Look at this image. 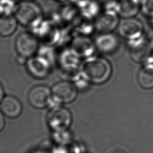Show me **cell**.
I'll list each match as a JSON object with an SVG mask.
<instances>
[{
  "label": "cell",
  "instance_id": "obj_1",
  "mask_svg": "<svg viewBox=\"0 0 153 153\" xmlns=\"http://www.w3.org/2000/svg\"><path fill=\"white\" fill-rule=\"evenodd\" d=\"M81 71L90 83L101 84L107 81L111 77L112 69L107 59L91 56L84 60Z\"/></svg>",
  "mask_w": 153,
  "mask_h": 153
},
{
  "label": "cell",
  "instance_id": "obj_2",
  "mask_svg": "<svg viewBox=\"0 0 153 153\" xmlns=\"http://www.w3.org/2000/svg\"><path fill=\"white\" fill-rule=\"evenodd\" d=\"M42 16L41 8L33 1H22L17 4L14 13L18 23L30 27L42 19Z\"/></svg>",
  "mask_w": 153,
  "mask_h": 153
},
{
  "label": "cell",
  "instance_id": "obj_3",
  "mask_svg": "<svg viewBox=\"0 0 153 153\" xmlns=\"http://www.w3.org/2000/svg\"><path fill=\"white\" fill-rule=\"evenodd\" d=\"M14 48L19 57L27 60L34 56L38 52L39 41L32 32H23L17 36Z\"/></svg>",
  "mask_w": 153,
  "mask_h": 153
},
{
  "label": "cell",
  "instance_id": "obj_4",
  "mask_svg": "<svg viewBox=\"0 0 153 153\" xmlns=\"http://www.w3.org/2000/svg\"><path fill=\"white\" fill-rule=\"evenodd\" d=\"M46 121L48 127L53 131L68 130L72 121L71 111L62 106L50 109Z\"/></svg>",
  "mask_w": 153,
  "mask_h": 153
},
{
  "label": "cell",
  "instance_id": "obj_5",
  "mask_svg": "<svg viewBox=\"0 0 153 153\" xmlns=\"http://www.w3.org/2000/svg\"><path fill=\"white\" fill-rule=\"evenodd\" d=\"M25 65L29 75L37 79L48 77L52 69V63L39 55L27 59Z\"/></svg>",
  "mask_w": 153,
  "mask_h": 153
},
{
  "label": "cell",
  "instance_id": "obj_6",
  "mask_svg": "<svg viewBox=\"0 0 153 153\" xmlns=\"http://www.w3.org/2000/svg\"><path fill=\"white\" fill-rule=\"evenodd\" d=\"M51 97V89L45 85H37L33 87L27 94V100L30 105L38 109L48 107Z\"/></svg>",
  "mask_w": 153,
  "mask_h": 153
},
{
  "label": "cell",
  "instance_id": "obj_7",
  "mask_svg": "<svg viewBox=\"0 0 153 153\" xmlns=\"http://www.w3.org/2000/svg\"><path fill=\"white\" fill-rule=\"evenodd\" d=\"M51 89L52 96L61 104L72 102L78 94V89L71 81H60L54 84Z\"/></svg>",
  "mask_w": 153,
  "mask_h": 153
},
{
  "label": "cell",
  "instance_id": "obj_8",
  "mask_svg": "<svg viewBox=\"0 0 153 153\" xmlns=\"http://www.w3.org/2000/svg\"><path fill=\"white\" fill-rule=\"evenodd\" d=\"M118 26L120 35L128 41L143 35V25L140 20L134 17L124 18Z\"/></svg>",
  "mask_w": 153,
  "mask_h": 153
},
{
  "label": "cell",
  "instance_id": "obj_9",
  "mask_svg": "<svg viewBox=\"0 0 153 153\" xmlns=\"http://www.w3.org/2000/svg\"><path fill=\"white\" fill-rule=\"evenodd\" d=\"M130 53L132 59L136 62H145L150 57L152 45L143 35L128 41Z\"/></svg>",
  "mask_w": 153,
  "mask_h": 153
},
{
  "label": "cell",
  "instance_id": "obj_10",
  "mask_svg": "<svg viewBox=\"0 0 153 153\" xmlns=\"http://www.w3.org/2000/svg\"><path fill=\"white\" fill-rule=\"evenodd\" d=\"M118 14L105 10L96 17L94 22L95 29L101 33H110L118 26Z\"/></svg>",
  "mask_w": 153,
  "mask_h": 153
},
{
  "label": "cell",
  "instance_id": "obj_11",
  "mask_svg": "<svg viewBox=\"0 0 153 153\" xmlns=\"http://www.w3.org/2000/svg\"><path fill=\"white\" fill-rule=\"evenodd\" d=\"M81 57L71 47L62 51L59 57V64L63 71L74 74L78 71Z\"/></svg>",
  "mask_w": 153,
  "mask_h": 153
},
{
  "label": "cell",
  "instance_id": "obj_12",
  "mask_svg": "<svg viewBox=\"0 0 153 153\" xmlns=\"http://www.w3.org/2000/svg\"><path fill=\"white\" fill-rule=\"evenodd\" d=\"M0 108L4 115L11 119L19 117L23 111L21 102L17 97L11 95L4 96L0 103Z\"/></svg>",
  "mask_w": 153,
  "mask_h": 153
},
{
  "label": "cell",
  "instance_id": "obj_13",
  "mask_svg": "<svg viewBox=\"0 0 153 153\" xmlns=\"http://www.w3.org/2000/svg\"><path fill=\"white\" fill-rule=\"evenodd\" d=\"M137 81L139 86L145 90L153 88V57H149L139 69Z\"/></svg>",
  "mask_w": 153,
  "mask_h": 153
},
{
  "label": "cell",
  "instance_id": "obj_14",
  "mask_svg": "<svg viewBox=\"0 0 153 153\" xmlns=\"http://www.w3.org/2000/svg\"><path fill=\"white\" fill-rule=\"evenodd\" d=\"M71 48L81 57L87 58L91 56L96 48L93 42L88 36L78 35L72 41Z\"/></svg>",
  "mask_w": 153,
  "mask_h": 153
},
{
  "label": "cell",
  "instance_id": "obj_15",
  "mask_svg": "<svg viewBox=\"0 0 153 153\" xmlns=\"http://www.w3.org/2000/svg\"><path fill=\"white\" fill-rule=\"evenodd\" d=\"M96 48L101 53H111L115 51L119 45V40L114 34L102 33L95 39Z\"/></svg>",
  "mask_w": 153,
  "mask_h": 153
},
{
  "label": "cell",
  "instance_id": "obj_16",
  "mask_svg": "<svg viewBox=\"0 0 153 153\" xmlns=\"http://www.w3.org/2000/svg\"><path fill=\"white\" fill-rule=\"evenodd\" d=\"M140 10L139 0H119L118 14L123 18L134 17Z\"/></svg>",
  "mask_w": 153,
  "mask_h": 153
},
{
  "label": "cell",
  "instance_id": "obj_17",
  "mask_svg": "<svg viewBox=\"0 0 153 153\" xmlns=\"http://www.w3.org/2000/svg\"><path fill=\"white\" fill-rule=\"evenodd\" d=\"M17 21L13 16L0 17V36L8 37L16 30Z\"/></svg>",
  "mask_w": 153,
  "mask_h": 153
},
{
  "label": "cell",
  "instance_id": "obj_18",
  "mask_svg": "<svg viewBox=\"0 0 153 153\" xmlns=\"http://www.w3.org/2000/svg\"><path fill=\"white\" fill-rule=\"evenodd\" d=\"M79 10L82 17L91 20L100 14V6L96 0H90Z\"/></svg>",
  "mask_w": 153,
  "mask_h": 153
},
{
  "label": "cell",
  "instance_id": "obj_19",
  "mask_svg": "<svg viewBox=\"0 0 153 153\" xmlns=\"http://www.w3.org/2000/svg\"><path fill=\"white\" fill-rule=\"evenodd\" d=\"M94 22H91L90 19L82 17V19L78 20L75 26V31L78 32L79 35L88 36L94 29Z\"/></svg>",
  "mask_w": 153,
  "mask_h": 153
},
{
  "label": "cell",
  "instance_id": "obj_20",
  "mask_svg": "<svg viewBox=\"0 0 153 153\" xmlns=\"http://www.w3.org/2000/svg\"><path fill=\"white\" fill-rule=\"evenodd\" d=\"M53 142L57 145H63L71 143L72 135L68 130L53 131L51 134Z\"/></svg>",
  "mask_w": 153,
  "mask_h": 153
},
{
  "label": "cell",
  "instance_id": "obj_21",
  "mask_svg": "<svg viewBox=\"0 0 153 153\" xmlns=\"http://www.w3.org/2000/svg\"><path fill=\"white\" fill-rule=\"evenodd\" d=\"M17 4L14 0H0V16H13L15 13Z\"/></svg>",
  "mask_w": 153,
  "mask_h": 153
},
{
  "label": "cell",
  "instance_id": "obj_22",
  "mask_svg": "<svg viewBox=\"0 0 153 153\" xmlns=\"http://www.w3.org/2000/svg\"><path fill=\"white\" fill-rule=\"evenodd\" d=\"M50 153H81L79 147L72 142L66 145H57L52 148Z\"/></svg>",
  "mask_w": 153,
  "mask_h": 153
},
{
  "label": "cell",
  "instance_id": "obj_23",
  "mask_svg": "<svg viewBox=\"0 0 153 153\" xmlns=\"http://www.w3.org/2000/svg\"><path fill=\"white\" fill-rule=\"evenodd\" d=\"M71 81L74 84L78 90L85 89L90 84L81 70L74 74L72 76V80Z\"/></svg>",
  "mask_w": 153,
  "mask_h": 153
},
{
  "label": "cell",
  "instance_id": "obj_24",
  "mask_svg": "<svg viewBox=\"0 0 153 153\" xmlns=\"http://www.w3.org/2000/svg\"><path fill=\"white\" fill-rule=\"evenodd\" d=\"M140 10L148 17H153V0H142L140 3Z\"/></svg>",
  "mask_w": 153,
  "mask_h": 153
},
{
  "label": "cell",
  "instance_id": "obj_25",
  "mask_svg": "<svg viewBox=\"0 0 153 153\" xmlns=\"http://www.w3.org/2000/svg\"><path fill=\"white\" fill-rule=\"evenodd\" d=\"M71 2L78 7L79 8L82 7L84 5H85L90 0H71Z\"/></svg>",
  "mask_w": 153,
  "mask_h": 153
},
{
  "label": "cell",
  "instance_id": "obj_26",
  "mask_svg": "<svg viewBox=\"0 0 153 153\" xmlns=\"http://www.w3.org/2000/svg\"><path fill=\"white\" fill-rule=\"evenodd\" d=\"M4 116V114L2 113L1 111H0V132L2 131V130L5 127V119Z\"/></svg>",
  "mask_w": 153,
  "mask_h": 153
},
{
  "label": "cell",
  "instance_id": "obj_27",
  "mask_svg": "<svg viewBox=\"0 0 153 153\" xmlns=\"http://www.w3.org/2000/svg\"><path fill=\"white\" fill-rule=\"evenodd\" d=\"M5 96V92L2 84L0 82V103Z\"/></svg>",
  "mask_w": 153,
  "mask_h": 153
},
{
  "label": "cell",
  "instance_id": "obj_28",
  "mask_svg": "<svg viewBox=\"0 0 153 153\" xmlns=\"http://www.w3.org/2000/svg\"><path fill=\"white\" fill-rule=\"evenodd\" d=\"M30 153H50V152H48L46 150L42 148H39V149L38 148V149H35L34 151L30 152Z\"/></svg>",
  "mask_w": 153,
  "mask_h": 153
},
{
  "label": "cell",
  "instance_id": "obj_29",
  "mask_svg": "<svg viewBox=\"0 0 153 153\" xmlns=\"http://www.w3.org/2000/svg\"><path fill=\"white\" fill-rule=\"evenodd\" d=\"M110 153H125V152L121 149H115L111 151Z\"/></svg>",
  "mask_w": 153,
  "mask_h": 153
},
{
  "label": "cell",
  "instance_id": "obj_30",
  "mask_svg": "<svg viewBox=\"0 0 153 153\" xmlns=\"http://www.w3.org/2000/svg\"><path fill=\"white\" fill-rule=\"evenodd\" d=\"M57 1H60V2H63V1H66V0H56Z\"/></svg>",
  "mask_w": 153,
  "mask_h": 153
},
{
  "label": "cell",
  "instance_id": "obj_31",
  "mask_svg": "<svg viewBox=\"0 0 153 153\" xmlns=\"http://www.w3.org/2000/svg\"><path fill=\"white\" fill-rule=\"evenodd\" d=\"M22 1H33V0H22Z\"/></svg>",
  "mask_w": 153,
  "mask_h": 153
},
{
  "label": "cell",
  "instance_id": "obj_32",
  "mask_svg": "<svg viewBox=\"0 0 153 153\" xmlns=\"http://www.w3.org/2000/svg\"><path fill=\"white\" fill-rule=\"evenodd\" d=\"M151 19H152V23H153V17L151 18Z\"/></svg>",
  "mask_w": 153,
  "mask_h": 153
}]
</instances>
